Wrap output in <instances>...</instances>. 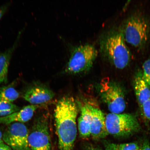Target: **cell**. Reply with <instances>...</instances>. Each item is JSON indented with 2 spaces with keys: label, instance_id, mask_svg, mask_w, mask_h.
<instances>
[{
  "label": "cell",
  "instance_id": "6da1fadb",
  "mask_svg": "<svg viewBox=\"0 0 150 150\" xmlns=\"http://www.w3.org/2000/svg\"><path fill=\"white\" fill-rule=\"evenodd\" d=\"M78 108L72 97L59 101L54 110L56 133L59 150H73L76 137V120Z\"/></svg>",
  "mask_w": 150,
  "mask_h": 150
},
{
  "label": "cell",
  "instance_id": "7a4b0ae2",
  "mask_svg": "<svg viewBox=\"0 0 150 150\" xmlns=\"http://www.w3.org/2000/svg\"><path fill=\"white\" fill-rule=\"evenodd\" d=\"M100 48L103 57L116 68L125 69L130 63V52L121 30H111L104 33L100 39Z\"/></svg>",
  "mask_w": 150,
  "mask_h": 150
},
{
  "label": "cell",
  "instance_id": "3957f363",
  "mask_svg": "<svg viewBox=\"0 0 150 150\" xmlns=\"http://www.w3.org/2000/svg\"><path fill=\"white\" fill-rule=\"evenodd\" d=\"M121 31L125 42L140 48L145 46L149 39L150 24L143 15L134 14L125 21Z\"/></svg>",
  "mask_w": 150,
  "mask_h": 150
},
{
  "label": "cell",
  "instance_id": "277c9868",
  "mask_svg": "<svg viewBox=\"0 0 150 150\" xmlns=\"http://www.w3.org/2000/svg\"><path fill=\"white\" fill-rule=\"evenodd\" d=\"M98 54L94 46L89 44L75 47L65 69L69 74H77L88 71L92 67Z\"/></svg>",
  "mask_w": 150,
  "mask_h": 150
},
{
  "label": "cell",
  "instance_id": "5b68a950",
  "mask_svg": "<svg viewBox=\"0 0 150 150\" xmlns=\"http://www.w3.org/2000/svg\"><path fill=\"white\" fill-rule=\"evenodd\" d=\"M105 125L108 134L126 137L139 132L141 127L136 116L130 114L110 112L105 117Z\"/></svg>",
  "mask_w": 150,
  "mask_h": 150
},
{
  "label": "cell",
  "instance_id": "8992f818",
  "mask_svg": "<svg viewBox=\"0 0 150 150\" xmlns=\"http://www.w3.org/2000/svg\"><path fill=\"white\" fill-rule=\"evenodd\" d=\"M99 86V95L111 113L121 114L126 108L124 91L119 83L103 80Z\"/></svg>",
  "mask_w": 150,
  "mask_h": 150
},
{
  "label": "cell",
  "instance_id": "52a82bcc",
  "mask_svg": "<svg viewBox=\"0 0 150 150\" xmlns=\"http://www.w3.org/2000/svg\"><path fill=\"white\" fill-rule=\"evenodd\" d=\"M47 116L42 114L37 117L28 136L31 150H51V141Z\"/></svg>",
  "mask_w": 150,
  "mask_h": 150
},
{
  "label": "cell",
  "instance_id": "ba28073f",
  "mask_svg": "<svg viewBox=\"0 0 150 150\" xmlns=\"http://www.w3.org/2000/svg\"><path fill=\"white\" fill-rule=\"evenodd\" d=\"M29 132L23 123L9 125L3 135V140L13 150H31L28 143Z\"/></svg>",
  "mask_w": 150,
  "mask_h": 150
},
{
  "label": "cell",
  "instance_id": "9c48e42d",
  "mask_svg": "<svg viewBox=\"0 0 150 150\" xmlns=\"http://www.w3.org/2000/svg\"><path fill=\"white\" fill-rule=\"evenodd\" d=\"M52 90L39 82H35L25 90L22 97L31 105H40L51 100L54 97Z\"/></svg>",
  "mask_w": 150,
  "mask_h": 150
},
{
  "label": "cell",
  "instance_id": "30bf717a",
  "mask_svg": "<svg viewBox=\"0 0 150 150\" xmlns=\"http://www.w3.org/2000/svg\"><path fill=\"white\" fill-rule=\"evenodd\" d=\"M91 116V136L98 140L106 137L108 134L105 125V117L100 108L88 104Z\"/></svg>",
  "mask_w": 150,
  "mask_h": 150
},
{
  "label": "cell",
  "instance_id": "8fae6325",
  "mask_svg": "<svg viewBox=\"0 0 150 150\" xmlns=\"http://www.w3.org/2000/svg\"><path fill=\"white\" fill-rule=\"evenodd\" d=\"M40 105H29L10 115L0 117V124L10 125L13 122L24 123L30 120Z\"/></svg>",
  "mask_w": 150,
  "mask_h": 150
},
{
  "label": "cell",
  "instance_id": "7c38bea8",
  "mask_svg": "<svg viewBox=\"0 0 150 150\" xmlns=\"http://www.w3.org/2000/svg\"><path fill=\"white\" fill-rule=\"evenodd\" d=\"M22 32V30L19 32L12 46L4 51H0V84L7 81L9 65L13 54L19 42Z\"/></svg>",
  "mask_w": 150,
  "mask_h": 150
},
{
  "label": "cell",
  "instance_id": "4fadbf2b",
  "mask_svg": "<svg viewBox=\"0 0 150 150\" xmlns=\"http://www.w3.org/2000/svg\"><path fill=\"white\" fill-rule=\"evenodd\" d=\"M134 87L137 100L141 108L150 98V88L144 80L142 70L136 73L134 80Z\"/></svg>",
  "mask_w": 150,
  "mask_h": 150
},
{
  "label": "cell",
  "instance_id": "5bb4252c",
  "mask_svg": "<svg viewBox=\"0 0 150 150\" xmlns=\"http://www.w3.org/2000/svg\"><path fill=\"white\" fill-rule=\"evenodd\" d=\"M80 114L78 120L79 132L80 137L86 139L91 136V116L88 104L82 107Z\"/></svg>",
  "mask_w": 150,
  "mask_h": 150
},
{
  "label": "cell",
  "instance_id": "9a60e30c",
  "mask_svg": "<svg viewBox=\"0 0 150 150\" xmlns=\"http://www.w3.org/2000/svg\"><path fill=\"white\" fill-rule=\"evenodd\" d=\"M15 81L7 86L0 87V102L12 103L19 96L14 87Z\"/></svg>",
  "mask_w": 150,
  "mask_h": 150
},
{
  "label": "cell",
  "instance_id": "2e32d148",
  "mask_svg": "<svg viewBox=\"0 0 150 150\" xmlns=\"http://www.w3.org/2000/svg\"><path fill=\"white\" fill-rule=\"evenodd\" d=\"M20 110V108L12 103L0 102V117H5Z\"/></svg>",
  "mask_w": 150,
  "mask_h": 150
},
{
  "label": "cell",
  "instance_id": "e0dca14e",
  "mask_svg": "<svg viewBox=\"0 0 150 150\" xmlns=\"http://www.w3.org/2000/svg\"><path fill=\"white\" fill-rule=\"evenodd\" d=\"M142 71L144 80L150 88V59L144 62Z\"/></svg>",
  "mask_w": 150,
  "mask_h": 150
},
{
  "label": "cell",
  "instance_id": "ac0fdd59",
  "mask_svg": "<svg viewBox=\"0 0 150 150\" xmlns=\"http://www.w3.org/2000/svg\"><path fill=\"white\" fill-rule=\"evenodd\" d=\"M119 150H139L138 144L134 142L117 144Z\"/></svg>",
  "mask_w": 150,
  "mask_h": 150
},
{
  "label": "cell",
  "instance_id": "d6986e66",
  "mask_svg": "<svg viewBox=\"0 0 150 150\" xmlns=\"http://www.w3.org/2000/svg\"><path fill=\"white\" fill-rule=\"evenodd\" d=\"M142 108L145 117L150 122V98L144 103Z\"/></svg>",
  "mask_w": 150,
  "mask_h": 150
},
{
  "label": "cell",
  "instance_id": "ffe728a7",
  "mask_svg": "<svg viewBox=\"0 0 150 150\" xmlns=\"http://www.w3.org/2000/svg\"><path fill=\"white\" fill-rule=\"evenodd\" d=\"M104 145L106 150H119L117 144L105 142H104Z\"/></svg>",
  "mask_w": 150,
  "mask_h": 150
},
{
  "label": "cell",
  "instance_id": "44dd1931",
  "mask_svg": "<svg viewBox=\"0 0 150 150\" xmlns=\"http://www.w3.org/2000/svg\"><path fill=\"white\" fill-rule=\"evenodd\" d=\"M10 5V3H7L0 6V20L6 13Z\"/></svg>",
  "mask_w": 150,
  "mask_h": 150
},
{
  "label": "cell",
  "instance_id": "7402d4cb",
  "mask_svg": "<svg viewBox=\"0 0 150 150\" xmlns=\"http://www.w3.org/2000/svg\"><path fill=\"white\" fill-rule=\"evenodd\" d=\"M84 150H102L100 148L97 147L91 144H86L84 147Z\"/></svg>",
  "mask_w": 150,
  "mask_h": 150
},
{
  "label": "cell",
  "instance_id": "603a6c76",
  "mask_svg": "<svg viewBox=\"0 0 150 150\" xmlns=\"http://www.w3.org/2000/svg\"><path fill=\"white\" fill-rule=\"evenodd\" d=\"M139 150H150V144L148 140H144Z\"/></svg>",
  "mask_w": 150,
  "mask_h": 150
},
{
  "label": "cell",
  "instance_id": "cb8c5ba5",
  "mask_svg": "<svg viewBox=\"0 0 150 150\" xmlns=\"http://www.w3.org/2000/svg\"><path fill=\"white\" fill-rule=\"evenodd\" d=\"M0 150H12V149L4 142L3 141L0 142Z\"/></svg>",
  "mask_w": 150,
  "mask_h": 150
},
{
  "label": "cell",
  "instance_id": "d4e9b609",
  "mask_svg": "<svg viewBox=\"0 0 150 150\" xmlns=\"http://www.w3.org/2000/svg\"><path fill=\"white\" fill-rule=\"evenodd\" d=\"M3 135L0 129V142L3 141Z\"/></svg>",
  "mask_w": 150,
  "mask_h": 150
}]
</instances>
